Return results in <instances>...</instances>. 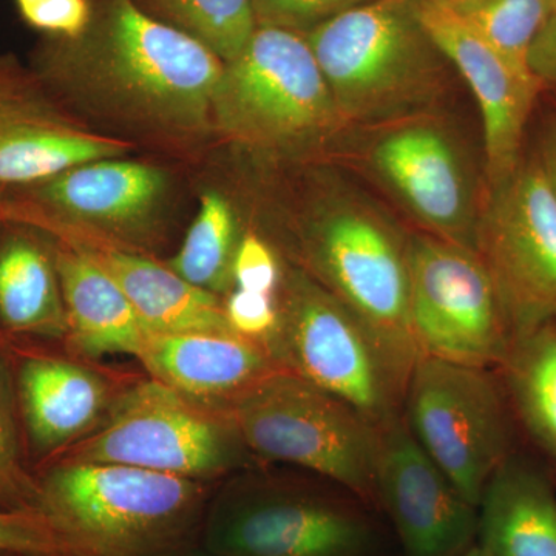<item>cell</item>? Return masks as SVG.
Masks as SVG:
<instances>
[{"mask_svg": "<svg viewBox=\"0 0 556 556\" xmlns=\"http://www.w3.org/2000/svg\"><path fill=\"white\" fill-rule=\"evenodd\" d=\"M28 65L70 112L118 134L170 148L215 134L225 62L134 0H108L75 38L47 36Z\"/></svg>", "mask_w": 556, "mask_h": 556, "instance_id": "6da1fadb", "label": "cell"}, {"mask_svg": "<svg viewBox=\"0 0 556 556\" xmlns=\"http://www.w3.org/2000/svg\"><path fill=\"white\" fill-rule=\"evenodd\" d=\"M38 484L39 511L72 556H186L204 527L195 479L64 457Z\"/></svg>", "mask_w": 556, "mask_h": 556, "instance_id": "7a4b0ae2", "label": "cell"}, {"mask_svg": "<svg viewBox=\"0 0 556 556\" xmlns=\"http://www.w3.org/2000/svg\"><path fill=\"white\" fill-rule=\"evenodd\" d=\"M215 131L258 152L298 153L338 134L346 121L308 40L257 27L226 62L214 94Z\"/></svg>", "mask_w": 556, "mask_h": 556, "instance_id": "3957f363", "label": "cell"}, {"mask_svg": "<svg viewBox=\"0 0 556 556\" xmlns=\"http://www.w3.org/2000/svg\"><path fill=\"white\" fill-rule=\"evenodd\" d=\"M305 38L346 123L401 115L438 86L442 54L417 16L416 0H372Z\"/></svg>", "mask_w": 556, "mask_h": 556, "instance_id": "277c9868", "label": "cell"}, {"mask_svg": "<svg viewBox=\"0 0 556 556\" xmlns=\"http://www.w3.org/2000/svg\"><path fill=\"white\" fill-rule=\"evenodd\" d=\"M255 455L316 471L379 507L378 427L339 397L287 369L260 380L226 409Z\"/></svg>", "mask_w": 556, "mask_h": 556, "instance_id": "5b68a950", "label": "cell"}, {"mask_svg": "<svg viewBox=\"0 0 556 556\" xmlns=\"http://www.w3.org/2000/svg\"><path fill=\"white\" fill-rule=\"evenodd\" d=\"M278 324L265 348L287 371L380 426L401 413L404 380L353 311L306 273L281 270Z\"/></svg>", "mask_w": 556, "mask_h": 556, "instance_id": "8992f818", "label": "cell"}, {"mask_svg": "<svg viewBox=\"0 0 556 556\" xmlns=\"http://www.w3.org/2000/svg\"><path fill=\"white\" fill-rule=\"evenodd\" d=\"M170 197L169 172L119 156L11 190L0 199V219L24 223L54 239L137 252L159 239Z\"/></svg>", "mask_w": 556, "mask_h": 556, "instance_id": "52a82bcc", "label": "cell"}, {"mask_svg": "<svg viewBox=\"0 0 556 556\" xmlns=\"http://www.w3.org/2000/svg\"><path fill=\"white\" fill-rule=\"evenodd\" d=\"M306 273L371 331L405 388L419 351L409 321L408 248L367 208L320 212L303 237Z\"/></svg>", "mask_w": 556, "mask_h": 556, "instance_id": "ba28073f", "label": "cell"}, {"mask_svg": "<svg viewBox=\"0 0 556 556\" xmlns=\"http://www.w3.org/2000/svg\"><path fill=\"white\" fill-rule=\"evenodd\" d=\"M493 369L419 356L405 388L413 437L471 506L510 456L504 388Z\"/></svg>", "mask_w": 556, "mask_h": 556, "instance_id": "9c48e42d", "label": "cell"}, {"mask_svg": "<svg viewBox=\"0 0 556 556\" xmlns=\"http://www.w3.org/2000/svg\"><path fill=\"white\" fill-rule=\"evenodd\" d=\"M239 445L244 444L228 416L199 407L150 378L115 397L101 426L65 459L206 481L232 466Z\"/></svg>", "mask_w": 556, "mask_h": 556, "instance_id": "30bf717a", "label": "cell"}, {"mask_svg": "<svg viewBox=\"0 0 556 556\" xmlns=\"http://www.w3.org/2000/svg\"><path fill=\"white\" fill-rule=\"evenodd\" d=\"M407 248L409 321L419 356L500 368L514 332L478 252L437 236L415 237Z\"/></svg>", "mask_w": 556, "mask_h": 556, "instance_id": "8fae6325", "label": "cell"}, {"mask_svg": "<svg viewBox=\"0 0 556 556\" xmlns=\"http://www.w3.org/2000/svg\"><path fill=\"white\" fill-rule=\"evenodd\" d=\"M477 252L514 340L556 321V188L543 161L519 164L492 189Z\"/></svg>", "mask_w": 556, "mask_h": 556, "instance_id": "7c38bea8", "label": "cell"}, {"mask_svg": "<svg viewBox=\"0 0 556 556\" xmlns=\"http://www.w3.org/2000/svg\"><path fill=\"white\" fill-rule=\"evenodd\" d=\"M362 506L287 490L244 493L214 508L204 541L218 556H382L378 527Z\"/></svg>", "mask_w": 556, "mask_h": 556, "instance_id": "4fadbf2b", "label": "cell"}, {"mask_svg": "<svg viewBox=\"0 0 556 556\" xmlns=\"http://www.w3.org/2000/svg\"><path fill=\"white\" fill-rule=\"evenodd\" d=\"M131 149V141L90 129L30 65L0 53V199L80 164L126 156Z\"/></svg>", "mask_w": 556, "mask_h": 556, "instance_id": "5bb4252c", "label": "cell"}, {"mask_svg": "<svg viewBox=\"0 0 556 556\" xmlns=\"http://www.w3.org/2000/svg\"><path fill=\"white\" fill-rule=\"evenodd\" d=\"M378 497L404 556H459L477 543L478 508L460 496L397 413L378 426Z\"/></svg>", "mask_w": 556, "mask_h": 556, "instance_id": "9a60e30c", "label": "cell"}, {"mask_svg": "<svg viewBox=\"0 0 556 556\" xmlns=\"http://www.w3.org/2000/svg\"><path fill=\"white\" fill-rule=\"evenodd\" d=\"M417 16L442 56L467 80L484 126L486 177L495 189L521 164L527 121L543 84L501 56L442 0H416Z\"/></svg>", "mask_w": 556, "mask_h": 556, "instance_id": "2e32d148", "label": "cell"}, {"mask_svg": "<svg viewBox=\"0 0 556 556\" xmlns=\"http://www.w3.org/2000/svg\"><path fill=\"white\" fill-rule=\"evenodd\" d=\"M376 167L441 239L477 252L466 177L452 142L430 126H407L380 139Z\"/></svg>", "mask_w": 556, "mask_h": 556, "instance_id": "e0dca14e", "label": "cell"}, {"mask_svg": "<svg viewBox=\"0 0 556 556\" xmlns=\"http://www.w3.org/2000/svg\"><path fill=\"white\" fill-rule=\"evenodd\" d=\"M138 361L150 378L222 415L249 388L283 369L262 343L236 334H148Z\"/></svg>", "mask_w": 556, "mask_h": 556, "instance_id": "ac0fdd59", "label": "cell"}, {"mask_svg": "<svg viewBox=\"0 0 556 556\" xmlns=\"http://www.w3.org/2000/svg\"><path fill=\"white\" fill-rule=\"evenodd\" d=\"M14 386L31 447L42 455L89 437L115 401L108 380L93 369L49 354L22 357Z\"/></svg>", "mask_w": 556, "mask_h": 556, "instance_id": "d6986e66", "label": "cell"}, {"mask_svg": "<svg viewBox=\"0 0 556 556\" xmlns=\"http://www.w3.org/2000/svg\"><path fill=\"white\" fill-rule=\"evenodd\" d=\"M65 241L83 249L118 283L148 334L239 336L230 327L218 295L193 287L166 265L127 249Z\"/></svg>", "mask_w": 556, "mask_h": 556, "instance_id": "ffe728a7", "label": "cell"}, {"mask_svg": "<svg viewBox=\"0 0 556 556\" xmlns=\"http://www.w3.org/2000/svg\"><path fill=\"white\" fill-rule=\"evenodd\" d=\"M70 345L89 357H139L148 331L115 280L70 241L53 239Z\"/></svg>", "mask_w": 556, "mask_h": 556, "instance_id": "44dd1931", "label": "cell"}, {"mask_svg": "<svg viewBox=\"0 0 556 556\" xmlns=\"http://www.w3.org/2000/svg\"><path fill=\"white\" fill-rule=\"evenodd\" d=\"M0 328L43 339L68 332L53 240L11 219H0Z\"/></svg>", "mask_w": 556, "mask_h": 556, "instance_id": "7402d4cb", "label": "cell"}, {"mask_svg": "<svg viewBox=\"0 0 556 556\" xmlns=\"http://www.w3.org/2000/svg\"><path fill=\"white\" fill-rule=\"evenodd\" d=\"M477 543L492 556H556V493L551 481L508 456L479 501Z\"/></svg>", "mask_w": 556, "mask_h": 556, "instance_id": "603a6c76", "label": "cell"}, {"mask_svg": "<svg viewBox=\"0 0 556 556\" xmlns=\"http://www.w3.org/2000/svg\"><path fill=\"white\" fill-rule=\"evenodd\" d=\"M497 369L522 426L556 463V321L515 339Z\"/></svg>", "mask_w": 556, "mask_h": 556, "instance_id": "cb8c5ba5", "label": "cell"}, {"mask_svg": "<svg viewBox=\"0 0 556 556\" xmlns=\"http://www.w3.org/2000/svg\"><path fill=\"white\" fill-rule=\"evenodd\" d=\"M239 219L226 197L207 190L177 254L164 263L193 287L218 295L233 287V260L240 244Z\"/></svg>", "mask_w": 556, "mask_h": 556, "instance_id": "d4e9b609", "label": "cell"}, {"mask_svg": "<svg viewBox=\"0 0 556 556\" xmlns=\"http://www.w3.org/2000/svg\"><path fill=\"white\" fill-rule=\"evenodd\" d=\"M164 24L199 40L223 62H230L257 30L251 0H134Z\"/></svg>", "mask_w": 556, "mask_h": 556, "instance_id": "484cf974", "label": "cell"}, {"mask_svg": "<svg viewBox=\"0 0 556 556\" xmlns=\"http://www.w3.org/2000/svg\"><path fill=\"white\" fill-rule=\"evenodd\" d=\"M445 3L501 56L518 68L532 72L530 49L551 16L546 0H453Z\"/></svg>", "mask_w": 556, "mask_h": 556, "instance_id": "4316f807", "label": "cell"}, {"mask_svg": "<svg viewBox=\"0 0 556 556\" xmlns=\"http://www.w3.org/2000/svg\"><path fill=\"white\" fill-rule=\"evenodd\" d=\"M14 375L0 348V510H39L38 478L22 463Z\"/></svg>", "mask_w": 556, "mask_h": 556, "instance_id": "83f0119b", "label": "cell"}, {"mask_svg": "<svg viewBox=\"0 0 556 556\" xmlns=\"http://www.w3.org/2000/svg\"><path fill=\"white\" fill-rule=\"evenodd\" d=\"M258 27L308 35L325 22L372 0H251Z\"/></svg>", "mask_w": 556, "mask_h": 556, "instance_id": "f1b7e54d", "label": "cell"}, {"mask_svg": "<svg viewBox=\"0 0 556 556\" xmlns=\"http://www.w3.org/2000/svg\"><path fill=\"white\" fill-rule=\"evenodd\" d=\"M0 554L72 556L50 519L39 510H0Z\"/></svg>", "mask_w": 556, "mask_h": 556, "instance_id": "f546056e", "label": "cell"}, {"mask_svg": "<svg viewBox=\"0 0 556 556\" xmlns=\"http://www.w3.org/2000/svg\"><path fill=\"white\" fill-rule=\"evenodd\" d=\"M230 327L241 338L254 340L263 346L276 332L278 306L276 294L244 291L236 288L225 302Z\"/></svg>", "mask_w": 556, "mask_h": 556, "instance_id": "4dcf8cb0", "label": "cell"}, {"mask_svg": "<svg viewBox=\"0 0 556 556\" xmlns=\"http://www.w3.org/2000/svg\"><path fill=\"white\" fill-rule=\"evenodd\" d=\"M22 20L36 30L56 38H75L91 17L87 0H16Z\"/></svg>", "mask_w": 556, "mask_h": 556, "instance_id": "1f68e13d", "label": "cell"}, {"mask_svg": "<svg viewBox=\"0 0 556 556\" xmlns=\"http://www.w3.org/2000/svg\"><path fill=\"white\" fill-rule=\"evenodd\" d=\"M280 278L281 268L269 244L254 233L241 237L233 260V287L276 294Z\"/></svg>", "mask_w": 556, "mask_h": 556, "instance_id": "d6a6232c", "label": "cell"}, {"mask_svg": "<svg viewBox=\"0 0 556 556\" xmlns=\"http://www.w3.org/2000/svg\"><path fill=\"white\" fill-rule=\"evenodd\" d=\"M529 67L541 84L556 86V13L551 14L529 53Z\"/></svg>", "mask_w": 556, "mask_h": 556, "instance_id": "836d02e7", "label": "cell"}, {"mask_svg": "<svg viewBox=\"0 0 556 556\" xmlns=\"http://www.w3.org/2000/svg\"><path fill=\"white\" fill-rule=\"evenodd\" d=\"M543 163L556 188V126L552 130L551 137H548L546 160Z\"/></svg>", "mask_w": 556, "mask_h": 556, "instance_id": "e575fe53", "label": "cell"}, {"mask_svg": "<svg viewBox=\"0 0 556 556\" xmlns=\"http://www.w3.org/2000/svg\"><path fill=\"white\" fill-rule=\"evenodd\" d=\"M459 556H492L485 551L481 544L475 543L470 547L466 548Z\"/></svg>", "mask_w": 556, "mask_h": 556, "instance_id": "d590c367", "label": "cell"}, {"mask_svg": "<svg viewBox=\"0 0 556 556\" xmlns=\"http://www.w3.org/2000/svg\"><path fill=\"white\" fill-rule=\"evenodd\" d=\"M548 11H551V14L556 13V0H546Z\"/></svg>", "mask_w": 556, "mask_h": 556, "instance_id": "8d00e7d4", "label": "cell"}, {"mask_svg": "<svg viewBox=\"0 0 556 556\" xmlns=\"http://www.w3.org/2000/svg\"><path fill=\"white\" fill-rule=\"evenodd\" d=\"M0 556H16V555H10V554H0Z\"/></svg>", "mask_w": 556, "mask_h": 556, "instance_id": "74e56055", "label": "cell"}, {"mask_svg": "<svg viewBox=\"0 0 556 556\" xmlns=\"http://www.w3.org/2000/svg\"><path fill=\"white\" fill-rule=\"evenodd\" d=\"M208 556H218V555H214V554H211V552H208Z\"/></svg>", "mask_w": 556, "mask_h": 556, "instance_id": "f35d334b", "label": "cell"}, {"mask_svg": "<svg viewBox=\"0 0 556 556\" xmlns=\"http://www.w3.org/2000/svg\"><path fill=\"white\" fill-rule=\"evenodd\" d=\"M444 2H453V0H444Z\"/></svg>", "mask_w": 556, "mask_h": 556, "instance_id": "ab89813d", "label": "cell"}]
</instances>
